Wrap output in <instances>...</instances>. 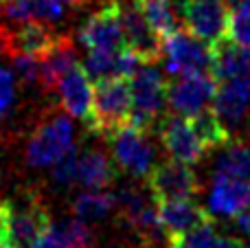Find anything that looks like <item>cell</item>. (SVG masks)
I'll return each instance as SVG.
<instances>
[{
    "label": "cell",
    "instance_id": "29",
    "mask_svg": "<svg viewBox=\"0 0 250 248\" xmlns=\"http://www.w3.org/2000/svg\"><path fill=\"white\" fill-rule=\"evenodd\" d=\"M79 156L82 154L77 152V145L68 149L60 161L53 165V180L62 187H70L73 183H77V171H79Z\"/></svg>",
    "mask_w": 250,
    "mask_h": 248
},
{
    "label": "cell",
    "instance_id": "36",
    "mask_svg": "<svg viewBox=\"0 0 250 248\" xmlns=\"http://www.w3.org/2000/svg\"><path fill=\"white\" fill-rule=\"evenodd\" d=\"M2 7H4V2H2V0H0V13H2Z\"/></svg>",
    "mask_w": 250,
    "mask_h": 248
},
{
    "label": "cell",
    "instance_id": "17",
    "mask_svg": "<svg viewBox=\"0 0 250 248\" xmlns=\"http://www.w3.org/2000/svg\"><path fill=\"white\" fill-rule=\"evenodd\" d=\"M156 205H158L160 220H163L169 235H178V233H185L195 227H202L207 222H213L211 211L191 200H160Z\"/></svg>",
    "mask_w": 250,
    "mask_h": 248
},
{
    "label": "cell",
    "instance_id": "39",
    "mask_svg": "<svg viewBox=\"0 0 250 248\" xmlns=\"http://www.w3.org/2000/svg\"><path fill=\"white\" fill-rule=\"evenodd\" d=\"M92 248H95V246H92Z\"/></svg>",
    "mask_w": 250,
    "mask_h": 248
},
{
    "label": "cell",
    "instance_id": "25",
    "mask_svg": "<svg viewBox=\"0 0 250 248\" xmlns=\"http://www.w3.org/2000/svg\"><path fill=\"white\" fill-rule=\"evenodd\" d=\"M215 171L235 178L250 180V145H230L217 158Z\"/></svg>",
    "mask_w": 250,
    "mask_h": 248
},
{
    "label": "cell",
    "instance_id": "21",
    "mask_svg": "<svg viewBox=\"0 0 250 248\" xmlns=\"http://www.w3.org/2000/svg\"><path fill=\"white\" fill-rule=\"evenodd\" d=\"M114 209H117L114 193L99 191V189H88L73 200V213L88 224L105 220Z\"/></svg>",
    "mask_w": 250,
    "mask_h": 248
},
{
    "label": "cell",
    "instance_id": "12",
    "mask_svg": "<svg viewBox=\"0 0 250 248\" xmlns=\"http://www.w3.org/2000/svg\"><path fill=\"white\" fill-rule=\"evenodd\" d=\"M121 20L125 42L143 62H156L163 57V38L154 31V26L149 24L145 13L136 4V0L121 2Z\"/></svg>",
    "mask_w": 250,
    "mask_h": 248
},
{
    "label": "cell",
    "instance_id": "18",
    "mask_svg": "<svg viewBox=\"0 0 250 248\" xmlns=\"http://www.w3.org/2000/svg\"><path fill=\"white\" fill-rule=\"evenodd\" d=\"M213 46V68L211 75L217 82H229L250 73V46L233 42L224 38L220 42L211 44Z\"/></svg>",
    "mask_w": 250,
    "mask_h": 248
},
{
    "label": "cell",
    "instance_id": "8",
    "mask_svg": "<svg viewBox=\"0 0 250 248\" xmlns=\"http://www.w3.org/2000/svg\"><path fill=\"white\" fill-rule=\"evenodd\" d=\"M7 218L13 248H29L53 224L46 207L35 196L7 200Z\"/></svg>",
    "mask_w": 250,
    "mask_h": 248
},
{
    "label": "cell",
    "instance_id": "2",
    "mask_svg": "<svg viewBox=\"0 0 250 248\" xmlns=\"http://www.w3.org/2000/svg\"><path fill=\"white\" fill-rule=\"evenodd\" d=\"M132 83V114L129 123L141 127L143 132H149L158 123L165 105H167V83L151 62H145L136 73L129 77Z\"/></svg>",
    "mask_w": 250,
    "mask_h": 248
},
{
    "label": "cell",
    "instance_id": "3",
    "mask_svg": "<svg viewBox=\"0 0 250 248\" xmlns=\"http://www.w3.org/2000/svg\"><path fill=\"white\" fill-rule=\"evenodd\" d=\"M163 55L167 70L176 77L211 73L213 68V46L187 29H178L163 40Z\"/></svg>",
    "mask_w": 250,
    "mask_h": 248
},
{
    "label": "cell",
    "instance_id": "34",
    "mask_svg": "<svg viewBox=\"0 0 250 248\" xmlns=\"http://www.w3.org/2000/svg\"><path fill=\"white\" fill-rule=\"evenodd\" d=\"M211 248H248L242 240L237 237H226V235H217Z\"/></svg>",
    "mask_w": 250,
    "mask_h": 248
},
{
    "label": "cell",
    "instance_id": "11",
    "mask_svg": "<svg viewBox=\"0 0 250 248\" xmlns=\"http://www.w3.org/2000/svg\"><path fill=\"white\" fill-rule=\"evenodd\" d=\"M60 35L42 20H22V22H7L0 29V42L9 55H40L48 53L57 44Z\"/></svg>",
    "mask_w": 250,
    "mask_h": 248
},
{
    "label": "cell",
    "instance_id": "14",
    "mask_svg": "<svg viewBox=\"0 0 250 248\" xmlns=\"http://www.w3.org/2000/svg\"><path fill=\"white\" fill-rule=\"evenodd\" d=\"M57 90H60V101L66 112L88 125L92 119V108H95V83L83 64L73 66L60 79Z\"/></svg>",
    "mask_w": 250,
    "mask_h": 248
},
{
    "label": "cell",
    "instance_id": "35",
    "mask_svg": "<svg viewBox=\"0 0 250 248\" xmlns=\"http://www.w3.org/2000/svg\"><path fill=\"white\" fill-rule=\"evenodd\" d=\"M64 7H79V4H83L86 0H60Z\"/></svg>",
    "mask_w": 250,
    "mask_h": 248
},
{
    "label": "cell",
    "instance_id": "13",
    "mask_svg": "<svg viewBox=\"0 0 250 248\" xmlns=\"http://www.w3.org/2000/svg\"><path fill=\"white\" fill-rule=\"evenodd\" d=\"M160 141L169 156L189 163V165L200 163L207 152V145L200 141V136L191 125V119L185 114H171L165 119L160 125Z\"/></svg>",
    "mask_w": 250,
    "mask_h": 248
},
{
    "label": "cell",
    "instance_id": "27",
    "mask_svg": "<svg viewBox=\"0 0 250 248\" xmlns=\"http://www.w3.org/2000/svg\"><path fill=\"white\" fill-rule=\"evenodd\" d=\"M215 237H217V233H215L213 222H207L202 227L191 228V231L169 235L167 248H211Z\"/></svg>",
    "mask_w": 250,
    "mask_h": 248
},
{
    "label": "cell",
    "instance_id": "28",
    "mask_svg": "<svg viewBox=\"0 0 250 248\" xmlns=\"http://www.w3.org/2000/svg\"><path fill=\"white\" fill-rule=\"evenodd\" d=\"M13 75L22 86H35L40 82V73H42V62L40 55H29V53H20L13 55Z\"/></svg>",
    "mask_w": 250,
    "mask_h": 248
},
{
    "label": "cell",
    "instance_id": "37",
    "mask_svg": "<svg viewBox=\"0 0 250 248\" xmlns=\"http://www.w3.org/2000/svg\"><path fill=\"white\" fill-rule=\"evenodd\" d=\"M246 211H248V213H250V207H248V209H246Z\"/></svg>",
    "mask_w": 250,
    "mask_h": 248
},
{
    "label": "cell",
    "instance_id": "32",
    "mask_svg": "<svg viewBox=\"0 0 250 248\" xmlns=\"http://www.w3.org/2000/svg\"><path fill=\"white\" fill-rule=\"evenodd\" d=\"M0 248H13L11 235H9V218H7V202L0 200Z\"/></svg>",
    "mask_w": 250,
    "mask_h": 248
},
{
    "label": "cell",
    "instance_id": "5",
    "mask_svg": "<svg viewBox=\"0 0 250 248\" xmlns=\"http://www.w3.org/2000/svg\"><path fill=\"white\" fill-rule=\"evenodd\" d=\"M73 123L64 114H55L33 132L26 145V163L38 169L53 167L73 147Z\"/></svg>",
    "mask_w": 250,
    "mask_h": 248
},
{
    "label": "cell",
    "instance_id": "10",
    "mask_svg": "<svg viewBox=\"0 0 250 248\" xmlns=\"http://www.w3.org/2000/svg\"><path fill=\"white\" fill-rule=\"evenodd\" d=\"M217 92V79L211 73L185 75L167 88V103L176 114L193 117L204 108H211Z\"/></svg>",
    "mask_w": 250,
    "mask_h": 248
},
{
    "label": "cell",
    "instance_id": "16",
    "mask_svg": "<svg viewBox=\"0 0 250 248\" xmlns=\"http://www.w3.org/2000/svg\"><path fill=\"white\" fill-rule=\"evenodd\" d=\"M250 108V73L229 82H217L213 110L220 114L226 127H235L246 119Z\"/></svg>",
    "mask_w": 250,
    "mask_h": 248
},
{
    "label": "cell",
    "instance_id": "1",
    "mask_svg": "<svg viewBox=\"0 0 250 248\" xmlns=\"http://www.w3.org/2000/svg\"><path fill=\"white\" fill-rule=\"evenodd\" d=\"M132 114V83L129 77L95 79V108L88 123L92 132L105 134L129 123Z\"/></svg>",
    "mask_w": 250,
    "mask_h": 248
},
{
    "label": "cell",
    "instance_id": "33",
    "mask_svg": "<svg viewBox=\"0 0 250 248\" xmlns=\"http://www.w3.org/2000/svg\"><path fill=\"white\" fill-rule=\"evenodd\" d=\"M29 248H62L60 242H57L55 235H53V224H51V228H46Z\"/></svg>",
    "mask_w": 250,
    "mask_h": 248
},
{
    "label": "cell",
    "instance_id": "26",
    "mask_svg": "<svg viewBox=\"0 0 250 248\" xmlns=\"http://www.w3.org/2000/svg\"><path fill=\"white\" fill-rule=\"evenodd\" d=\"M226 38L242 46H250V0H239L235 7H230Z\"/></svg>",
    "mask_w": 250,
    "mask_h": 248
},
{
    "label": "cell",
    "instance_id": "38",
    "mask_svg": "<svg viewBox=\"0 0 250 248\" xmlns=\"http://www.w3.org/2000/svg\"><path fill=\"white\" fill-rule=\"evenodd\" d=\"M248 237H250V235H248ZM248 248H250V244H248Z\"/></svg>",
    "mask_w": 250,
    "mask_h": 248
},
{
    "label": "cell",
    "instance_id": "15",
    "mask_svg": "<svg viewBox=\"0 0 250 248\" xmlns=\"http://www.w3.org/2000/svg\"><path fill=\"white\" fill-rule=\"evenodd\" d=\"M250 207V180L215 171L208 191V211L213 215L235 218Z\"/></svg>",
    "mask_w": 250,
    "mask_h": 248
},
{
    "label": "cell",
    "instance_id": "22",
    "mask_svg": "<svg viewBox=\"0 0 250 248\" xmlns=\"http://www.w3.org/2000/svg\"><path fill=\"white\" fill-rule=\"evenodd\" d=\"M191 119V125H193L195 134L200 136L207 149H215V147H222V145L229 143L230 139V130L226 127V123L220 119V114L211 108H204L202 112L193 114Z\"/></svg>",
    "mask_w": 250,
    "mask_h": 248
},
{
    "label": "cell",
    "instance_id": "20",
    "mask_svg": "<svg viewBox=\"0 0 250 248\" xmlns=\"http://www.w3.org/2000/svg\"><path fill=\"white\" fill-rule=\"evenodd\" d=\"M114 165L101 149H88L79 156L77 183L86 189H104L114 180Z\"/></svg>",
    "mask_w": 250,
    "mask_h": 248
},
{
    "label": "cell",
    "instance_id": "7",
    "mask_svg": "<svg viewBox=\"0 0 250 248\" xmlns=\"http://www.w3.org/2000/svg\"><path fill=\"white\" fill-rule=\"evenodd\" d=\"M147 185L156 202L193 200V196L200 191V180L191 165L176 158L154 165V169L147 176Z\"/></svg>",
    "mask_w": 250,
    "mask_h": 248
},
{
    "label": "cell",
    "instance_id": "31",
    "mask_svg": "<svg viewBox=\"0 0 250 248\" xmlns=\"http://www.w3.org/2000/svg\"><path fill=\"white\" fill-rule=\"evenodd\" d=\"M31 4H33V20L51 24L64 18V4L60 0H31Z\"/></svg>",
    "mask_w": 250,
    "mask_h": 248
},
{
    "label": "cell",
    "instance_id": "24",
    "mask_svg": "<svg viewBox=\"0 0 250 248\" xmlns=\"http://www.w3.org/2000/svg\"><path fill=\"white\" fill-rule=\"evenodd\" d=\"M53 235L62 248H92V242H95V235L88 228V222L79 220L77 215L60 224H53Z\"/></svg>",
    "mask_w": 250,
    "mask_h": 248
},
{
    "label": "cell",
    "instance_id": "19",
    "mask_svg": "<svg viewBox=\"0 0 250 248\" xmlns=\"http://www.w3.org/2000/svg\"><path fill=\"white\" fill-rule=\"evenodd\" d=\"M42 62V73H40V83L44 88H57L60 79L68 73L73 66L79 64L77 60V48H75V42L66 35H60L57 44L51 48L48 53H44L40 57Z\"/></svg>",
    "mask_w": 250,
    "mask_h": 248
},
{
    "label": "cell",
    "instance_id": "23",
    "mask_svg": "<svg viewBox=\"0 0 250 248\" xmlns=\"http://www.w3.org/2000/svg\"><path fill=\"white\" fill-rule=\"evenodd\" d=\"M136 4L141 7V11L145 13L149 24L154 26V31L163 40L180 29V22H178V16L173 11L171 0H136Z\"/></svg>",
    "mask_w": 250,
    "mask_h": 248
},
{
    "label": "cell",
    "instance_id": "30",
    "mask_svg": "<svg viewBox=\"0 0 250 248\" xmlns=\"http://www.w3.org/2000/svg\"><path fill=\"white\" fill-rule=\"evenodd\" d=\"M16 75L7 66L0 64V119H4L11 112L16 103Z\"/></svg>",
    "mask_w": 250,
    "mask_h": 248
},
{
    "label": "cell",
    "instance_id": "6",
    "mask_svg": "<svg viewBox=\"0 0 250 248\" xmlns=\"http://www.w3.org/2000/svg\"><path fill=\"white\" fill-rule=\"evenodd\" d=\"M77 42L88 51H99V48L117 51L127 46L121 20V2L110 0L92 16H88V20L77 31Z\"/></svg>",
    "mask_w": 250,
    "mask_h": 248
},
{
    "label": "cell",
    "instance_id": "4",
    "mask_svg": "<svg viewBox=\"0 0 250 248\" xmlns=\"http://www.w3.org/2000/svg\"><path fill=\"white\" fill-rule=\"evenodd\" d=\"M147 132L125 123L108 134L112 161L134 178H147L154 169V147L147 141Z\"/></svg>",
    "mask_w": 250,
    "mask_h": 248
},
{
    "label": "cell",
    "instance_id": "9",
    "mask_svg": "<svg viewBox=\"0 0 250 248\" xmlns=\"http://www.w3.org/2000/svg\"><path fill=\"white\" fill-rule=\"evenodd\" d=\"M229 13L230 9L226 0H185L182 2L185 29L208 44H215L226 38Z\"/></svg>",
    "mask_w": 250,
    "mask_h": 248
}]
</instances>
